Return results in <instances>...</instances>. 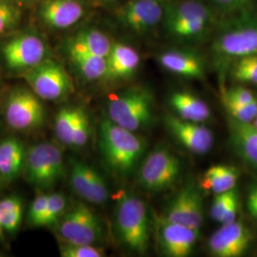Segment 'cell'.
Segmentation results:
<instances>
[{
    "label": "cell",
    "instance_id": "obj_1",
    "mask_svg": "<svg viewBox=\"0 0 257 257\" xmlns=\"http://www.w3.org/2000/svg\"><path fill=\"white\" fill-rule=\"evenodd\" d=\"M99 150L105 164L120 176L131 175L144 155V140L112 121L104 119L99 127Z\"/></svg>",
    "mask_w": 257,
    "mask_h": 257
},
{
    "label": "cell",
    "instance_id": "obj_2",
    "mask_svg": "<svg viewBox=\"0 0 257 257\" xmlns=\"http://www.w3.org/2000/svg\"><path fill=\"white\" fill-rule=\"evenodd\" d=\"M115 227L120 241L138 253L147 252L150 239V216L146 204L140 198L123 194L116 205Z\"/></svg>",
    "mask_w": 257,
    "mask_h": 257
},
{
    "label": "cell",
    "instance_id": "obj_3",
    "mask_svg": "<svg viewBox=\"0 0 257 257\" xmlns=\"http://www.w3.org/2000/svg\"><path fill=\"white\" fill-rule=\"evenodd\" d=\"M109 119L122 128L137 132L146 128L154 117V98L143 88H135L110 100Z\"/></svg>",
    "mask_w": 257,
    "mask_h": 257
},
{
    "label": "cell",
    "instance_id": "obj_4",
    "mask_svg": "<svg viewBox=\"0 0 257 257\" xmlns=\"http://www.w3.org/2000/svg\"><path fill=\"white\" fill-rule=\"evenodd\" d=\"M25 169L31 183L38 188H49L64 173L62 152L55 144L49 142L34 145L25 156Z\"/></svg>",
    "mask_w": 257,
    "mask_h": 257
},
{
    "label": "cell",
    "instance_id": "obj_5",
    "mask_svg": "<svg viewBox=\"0 0 257 257\" xmlns=\"http://www.w3.org/2000/svg\"><path fill=\"white\" fill-rule=\"evenodd\" d=\"M181 163L177 156L165 148H157L143 161L139 169V186L152 193L163 192L178 179Z\"/></svg>",
    "mask_w": 257,
    "mask_h": 257
},
{
    "label": "cell",
    "instance_id": "obj_6",
    "mask_svg": "<svg viewBox=\"0 0 257 257\" xmlns=\"http://www.w3.org/2000/svg\"><path fill=\"white\" fill-rule=\"evenodd\" d=\"M61 238L71 244L94 245L102 236L101 222L97 215L85 204L77 203L56 223Z\"/></svg>",
    "mask_w": 257,
    "mask_h": 257
},
{
    "label": "cell",
    "instance_id": "obj_7",
    "mask_svg": "<svg viewBox=\"0 0 257 257\" xmlns=\"http://www.w3.org/2000/svg\"><path fill=\"white\" fill-rule=\"evenodd\" d=\"M24 78L33 92L44 100H58L73 91L69 74L64 67L55 60L45 59L25 71Z\"/></svg>",
    "mask_w": 257,
    "mask_h": 257
},
{
    "label": "cell",
    "instance_id": "obj_8",
    "mask_svg": "<svg viewBox=\"0 0 257 257\" xmlns=\"http://www.w3.org/2000/svg\"><path fill=\"white\" fill-rule=\"evenodd\" d=\"M5 119L11 128L19 131L40 127L45 119L44 107L38 96L27 89L11 92L4 107Z\"/></svg>",
    "mask_w": 257,
    "mask_h": 257
},
{
    "label": "cell",
    "instance_id": "obj_9",
    "mask_svg": "<svg viewBox=\"0 0 257 257\" xmlns=\"http://www.w3.org/2000/svg\"><path fill=\"white\" fill-rule=\"evenodd\" d=\"M47 48L40 37L21 35L14 37L2 47V55L13 70L27 71L45 60Z\"/></svg>",
    "mask_w": 257,
    "mask_h": 257
},
{
    "label": "cell",
    "instance_id": "obj_10",
    "mask_svg": "<svg viewBox=\"0 0 257 257\" xmlns=\"http://www.w3.org/2000/svg\"><path fill=\"white\" fill-rule=\"evenodd\" d=\"M253 241L250 229L242 221L222 225L210 238L209 248L217 257H239L245 253Z\"/></svg>",
    "mask_w": 257,
    "mask_h": 257
},
{
    "label": "cell",
    "instance_id": "obj_11",
    "mask_svg": "<svg viewBox=\"0 0 257 257\" xmlns=\"http://www.w3.org/2000/svg\"><path fill=\"white\" fill-rule=\"evenodd\" d=\"M165 125L175 140L193 154L198 156L206 155L213 146L214 137L212 132L198 122L167 114Z\"/></svg>",
    "mask_w": 257,
    "mask_h": 257
},
{
    "label": "cell",
    "instance_id": "obj_12",
    "mask_svg": "<svg viewBox=\"0 0 257 257\" xmlns=\"http://www.w3.org/2000/svg\"><path fill=\"white\" fill-rule=\"evenodd\" d=\"M210 17L209 10L197 1H185L172 10L167 25L171 33L181 37H195L201 34Z\"/></svg>",
    "mask_w": 257,
    "mask_h": 257
},
{
    "label": "cell",
    "instance_id": "obj_13",
    "mask_svg": "<svg viewBox=\"0 0 257 257\" xmlns=\"http://www.w3.org/2000/svg\"><path fill=\"white\" fill-rule=\"evenodd\" d=\"M71 185L74 193L88 202L102 205L109 198L104 178L92 167L76 159L72 160Z\"/></svg>",
    "mask_w": 257,
    "mask_h": 257
},
{
    "label": "cell",
    "instance_id": "obj_14",
    "mask_svg": "<svg viewBox=\"0 0 257 257\" xmlns=\"http://www.w3.org/2000/svg\"><path fill=\"white\" fill-rule=\"evenodd\" d=\"M198 234L199 230L163 220L159 228V246L167 256H188L193 251Z\"/></svg>",
    "mask_w": 257,
    "mask_h": 257
},
{
    "label": "cell",
    "instance_id": "obj_15",
    "mask_svg": "<svg viewBox=\"0 0 257 257\" xmlns=\"http://www.w3.org/2000/svg\"><path fill=\"white\" fill-rule=\"evenodd\" d=\"M215 48L221 55L236 59L257 55V22H247L229 30L218 38Z\"/></svg>",
    "mask_w": 257,
    "mask_h": 257
},
{
    "label": "cell",
    "instance_id": "obj_16",
    "mask_svg": "<svg viewBox=\"0 0 257 257\" xmlns=\"http://www.w3.org/2000/svg\"><path fill=\"white\" fill-rule=\"evenodd\" d=\"M122 17L131 29L145 32L159 23L163 8L159 0H133L123 10Z\"/></svg>",
    "mask_w": 257,
    "mask_h": 257
},
{
    "label": "cell",
    "instance_id": "obj_17",
    "mask_svg": "<svg viewBox=\"0 0 257 257\" xmlns=\"http://www.w3.org/2000/svg\"><path fill=\"white\" fill-rule=\"evenodd\" d=\"M231 147L248 165L257 170V128L252 123L228 118Z\"/></svg>",
    "mask_w": 257,
    "mask_h": 257
},
{
    "label": "cell",
    "instance_id": "obj_18",
    "mask_svg": "<svg viewBox=\"0 0 257 257\" xmlns=\"http://www.w3.org/2000/svg\"><path fill=\"white\" fill-rule=\"evenodd\" d=\"M84 14L78 0H46L40 9V16L50 27L66 29L74 25Z\"/></svg>",
    "mask_w": 257,
    "mask_h": 257
},
{
    "label": "cell",
    "instance_id": "obj_19",
    "mask_svg": "<svg viewBox=\"0 0 257 257\" xmlns=\"http://www.w3.org/2000/svg\"><path fill=\"white\" fill-rule=\"evenodd\" d=\"M140 64V55L132 47L115 43L107 56V72L104 78L110 80L123 79L131 76Z\"/></svg>",
    "mask_w": 257,
    "mask_h": 257
},
{
    "label": "cell",
    "instance_id": "obj_20",
    "mask_svg": "<svg viewBox=\"0 0 257 257\" xmlns=\"http://www.w3.org/2000/svg\"><path fill=\"white\" fill-rule=\"evenodd\" d=\"M159 62L167 71L190 78H202L204 66L199 57L183 51H169L159 56Z\"/></svg>",
    "mask_w": 257,
    "mask_h": 257
},
{
    "label": "cell",
    "instance_id": "obj_21",
    "mask_svg": "<svg viewBox=\"0 0 257 257\" xmlns=\"http://www.w3.org/2000/svg\"><path fill=\"white\" fill-rule=\"evenodd\" d=\"M170 104L177 116L184 120L201 123L211 117V109L208 104L190 92H174Z\"/></svg>",
    "mask_w": 257,
    "mask_h": 257
},
{
    "label": "cell",
    "instance_id": "obj_22",
    "mask_svg": "<svg viewBox=\"0 0 257 257\" xmlns=\"http://www.w3.org/2000/svg\"><path fill=\"white\" fill-rule=\"evenodd\" d=\"M25 156L23 145L17 138H8L0 143V171L3 179L10 181L19 175Z\"/></svg>",
    "mask_w": 257,
    "mask_h": 257
},
{
    "label": "cell",
    "instance_id": "obj_23",
    "mask_svg": "<svg viewBox=\"0 0 257 257\" xmlns=\"http://www.w3.org/2000/svg\"><path fill=\"white\" fill-rule=\"evenodd\" d=\"M111 45L110 39L100 31L90 29L78 33L70 41L68 50H77L107 57L110 54Z\"/></svg>",
    "mask_w": 257,
    "mask_h": 257
},
{
    "label": "cell",
    "instance_id": "obj_24",
    "mask_svg": "<svg viewBox=\"0 0 257 257\" xmlns=\"http://www.w3.org/2000/svg\"><path fill=\"white\" fill-rule=\"evenodd\" d=\"M238 170L231 166H212L203 177L202 185L215 194L225 193L235 188L238 181Z\"/></svg>",
    "mask_w": 257,
    "mask_h": 257
},
{
    "label": "cell",
    "instance_id": "obj_25",
    "mask_svg": "<svg viewBox=\"0 0 257 257\" xmlns=\"http://www.w3.org/2000/svg\"><path fill=\"white\" fill-rule=\"evenodd\" d=\"M72 62L87 80L104 78L107 72V57L92 55L82 51L69 50Z\"/></svg>",
    "mask_w": 257,
    "mask_h": 257
},
{
    "label": "cell",
    "instance_id": "obj_26",
    "mask_svg": "<svg viewBox=\"0 0 257 257\" xmlns=\"http://www.w3.org/2000/svg\"><path fill=\"white\" fill-rule=\"evenodd\" d=\"M186 201L187 226L195 230H200L204 221V206L202 197L192 184L184 188Z\"/></svg>",
    "mask_w": 257,
    "mask_h": 257
},
{
    "label": "cell",
    "instance_id": "obj_27",
    "mask_svg": "<svg viewBox=\"0 0 257 257\" xmlns=\"http://www.w3.org/2000/svg\"><path fill=\"white\" fill-rule=\"evenodd\" d=\"M22 219V204L18 196H9L0 201V223L4 230L15 232Z\"/></svg>",
    "mask_w": 257,
    "mask_h": 257
},
{
    "label": "cell",
    "instance_id": "obj_28",
    "mask_svg": "<svg viewBox=\"0 0 257 257\" xmlns=\"http://www.w3.org/2000/svg\"><path fill=\"white\" fill-rule=\"evenodd\" d=\"M78 113V108H64L56 114L55 130L57 139L66 146L73 143L74 125Z\"/></svg>",
    "mask_w": 257,
    "mask_h": 257
},
{
    "label": "cell",
    "instance_id": "obj_29",
    "mask_svg": "<svg viewBox=\"0 0 257 257\" xmlns=\"http://www.w3.org/2000/svg\"><path fill=\"white\" fill-rule=\"evenodd\" d=\"M231 74L233 78L240 82L257 84V55L237 58Z\"/></svg>",
    "mask_w": 257,
    "mask_h": 257
},
{
    "label": "cell",
    "instance_id": "obj_30",
    "mask_svg": "<svg viewBox=\"0 0 257 257\" xmlns=\"http://www.w3.org/2000/svg\"><path fill=\"white\" fill-rule=\"evenodd\" d=\"M229 116L244 123H252L257 116V98L248 104H240L224 99Z\"/></svg>",
    "mask_w": 257,
    "mask_h": 257
},
{
    "label": "cell",
    "instance_id": "obj_31",
    "mask_svg": "<svg viewBox=\"0 0 257 257\" xmlns=\"http://www.w3.org/2000/svg\"><path fill=\"white\" fill-rule=\"evenodd\" d=\"M67 207V200L62 193H52L49 195L47 204L46 213L43 221V226H52L60 219L64 214Z\"/></svg>",
    "mask_w": 257,
    "mask_h": 257
},
{
    "label": "cell",
    "instance_id": "obj_32",
    "mask_svg": "<svg viewBox=\"0 0 257 257\" xmlns=\"http://www.w3.org/2000/svg\"><path fill=\"white\" fill-rule=\"evenodd\" d=\"M60 254L63 257H101L104 251L93 245H78L61 241Z\"/></svg>",
    "mask_w": 257,
    "mask_h": 257
},
{
    "label": "cell",
    "instance_id": "obj_33",
    "mask_svg": "<svg viewBox=\"0 0 257 257\" xmlns=\"http://www.w3.org/2000/svg\"><path fill=\"white\" fill-rule=\"evenodd\" d=\"M90 135V120L82 108H78V113L74 125L72 147L82 148L86 145Z\"/></svg>",
    "mask_w": 257,
    "mask_h": 257
},
{
    "label": "cell",
    "instance_id": "obj_34",
    "mask_svg": "<svg viewBox=\"0 0 257 257\" xmlns=\"http://www.w3.org/2000/svg\"><path fill=\"white\" fill-rule=\"evenodd\" d=\"M48 199H49V195L44 193L37 195L35 198V200L31 205L29 214H28V220L30 224L37 227L43 226Z\"/></svg>",
    "mask_w": 257,
    "mask_h": 257
},
{
    "label": "cell",
    "instance_id": "obj_35",
    "mask_svg": "<svg viewBox=\"0 0 257 257\" xmlns=\"http://www.w3.org/2000/svg\"><path fill=\"white\" fill-rule=\"evenodd\" d=\"M237 193V190L234 188L230 191L225 193H218L214 197L211 207V216L213 220L217 221L220 223L222 216L226 211L230 199L232 196Z\"/></svg>",
    "mask_w": 257,
    "mask_h": 257
},
{
    "label": "cell",
    "instance_id": "obj_36",
    "mask_svg": "<svg viewBox=\"0 0 257 257\" xmlns=\"http://www.w3.org/2000/svg\"><path fill=\"white\" fill-rule=\"evenodd\" d=\"M18 10L12 5L0 2V35L14 27L19 21Z\"/></svg>",
    "mask_w": 257,
    "mask_h": 257
},
{
    "label": "cell",
    "instance_id": "obj_37",
    "mask_svg": "<svg viewBox=\"0 0 257 257\" xmlns=\"http://www.w3.org/2000/svg\"><path fill=\"white\" fill-rule=\"evenodd\" d=\"M257 97L253 92L245 87H234L226 92L224 99L240 104H248L254 101Z\"/></svg>",
    "mask_w": 257,
    "mask_h": 257
},
{
    "label": "cell",
    "instance_id": "obj_38",
    "mask_svg": "<svg viewBox=\"0 0 257 257\" xmlns=\"http://www.w3.org/2000/svg\"><path fill=\"white\" fill-rule=\"evenodd\" d=\"M238 192L235 193L232 198L230 199V203L224 212L222 219H221V225H226L230 224L236 220V215H237V209H238Z\"/></svg>",
    "mask_w": 257,
    "mask_h": 257
},
{
    "label": "cell",
    "instance_id": "obj_39",
    "mask_svg": "<svg viewBox=\"0 0 257 257\" xmlns=\"http://www.w3.org/2000/svg\"><path fill=\"white\" fill-rule=\"evenodd\" d=\"M213 1L226 8H240L247 5L249 2V0H213Z\"/></svg>",
    "mask_w": 257,
    "mask_h": 257
},
{
    "label": "cell",
    "instance_id": "obj_40",
    "mask_svg": "<svg viewBox=\"0 0 257 257\" xmlns=\"http://www.w3.org/2000/svg\"><path fill=\"white\" fill-rule=\"evenodd\" d=\"M247 205H248V210L249 213L257 221V198L248 193Z\"/></svg>",
    "mask_w": 257,
    "mask_h": 257
},
{
    "label": "cell",
    "instance_id": "obj_41",
    "mask_svg": "<svg viewBox=\"0 0 257 257\" xmlns=\"http://www.w3.org/2000/svg\"><path fill=\"white\" fill-rule=\"evenodd\" d=\"M248 193L251 194V195H253L255 198H257V186L250 187V189H249V191H248Z\"/></svg>",
    "mask_w": 257,
    "mask_h": 257
},
{
    "label": "cell",
    "instance_id": "obj_42",
    "mask_svg": "<svg viewBox=\"0 0 257 257\" xmlns=\"http://www.w3.org/2000/svg\"><path fill=\"white\" fill-rule=\"evenodd\" d=\"M3 230H4V229L2 228L1 223H0V239L3 238Z\"/></svg>",
    "mask_w": 257,
    "mask_h": 257
},
{
    "label": "cell",
    "instance_id": "obj_43",
    "mask_svg": "<svg viewBox=\"0 0 257 257\" xmlns=\"http://www.w3.org/2000/svg\"><path fill=\"white\" fill-rule=\"evenodd\" d=\"M252 125L255 127V128H257V116L256 118L255 119L253 120V122H252Z\"/></svg>",
    "mask_w": 257,
    "mask_h": 257
},
{
    "label": "cell",
    "instance_id": "obj_44",
    "mask_svg": "<svg viewBox=\"0 0 257 257\" xmlns=\"http://www.w3.org/2000/svg\"><path fill=\"white\" fill-rule=\"evenodd\" d=\"M3 179V176H2V174H1V171H0V182H1V180Z\"/></svg>",
    "mask_w": 257,
    "mask_h": 257
}]
</instances>
